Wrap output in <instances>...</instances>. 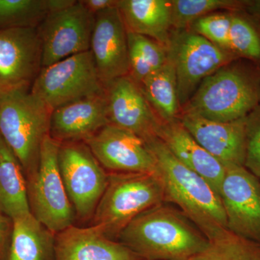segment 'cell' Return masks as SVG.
Masks as SVG:
<instances>
[{"label":"cell","mask_w":260,"mask_h":260,"mask_svg":"<svg viewBox=\"0 0 260 260\" xmlns=\"http://www.w3.org/2000/svg\"><path fill=\"white\" fill-rule=\"evenodd\" d=\"M118 239L143 260H189L209 243L184 214L162 204L133 219Z\"/></svg>","instance_id":"6da1fadb"},{"label":"cell","mask_w":260,"mask_h":260,"mask_svg":"<svg viewBox=\"0 0 260 260\" xmlns=\"http://www.w3.org/2000/svg\"><path fill=\"white\" fill-rule=\"evenodd\" d=\"M146 143L156 161L165 201L178 205L209 241L228 232L223 203L209 183L179 161L158 137Z\"/></svg>","instance_id":"7a4b0ae2"},{"label":"cell","mask_w":260,"mask_h":260,"mask_svg":"<svg viewBox=\"0 0 260 260\" xmlns=\"http://www.w3.org/2000/svg\"><path fill=\"white\" fill-rule=\"evenodd\" d=\"M232 63L205 78L181 113L227 122L246 117L259 106V76Z\"/></svg>","instance_id":"3957f363"},{"label":"cell","mask_w":260,"mask_h":260,"mask_svg":"<svg viewBox=\"0 0 260 260\" xmlns=\"http://www.w3.org/2000/svg\"><path fill=\"white\" fill-rule=\"evenodd\" d=\"M52 111L30 90L0 97V137L18 158L25 178L37 172Z\"/></svg>","instance_id":"277c9868"},{"label":"cell","mask_w":260,"mask_h":260,"mask_svg":"<svg viewBox=\"0 0 260 260\" xmlns=\"http://www.w3.org/2000/svg\"><path fill=\"white\" fill-rule=\"evenodd\" d=\"M164 201L165 191L158 174L111 172L92 218L93 225L114 240L133 219Z\"/></svg>","instance_id":"5b68a950"},{"label":"cell","mask_w":260,"mask_h":260,"mask_svg":"<svg viewBox=\"0 0 260 260\" xmlns=\"http://www.w3.org/2000/svg\"><path fill=\"white\" fill-rule=\"evenodd\" d=\"M60 143L47 135L37 172L26 178L30 213L54 234L73 225L76 216L59 171Z\"/></svg>","instance_id":"8992f818"},{"label":"cell","mask_w":260,"mask_h":260,"mask_svg":"<svg viewBox=\"0 0 260 260\" xmlns=\"http://www.w3.org/2000/svg\"><path fill=\"white\" fill-rule=\"evenodd\" d=\"M104 90L90 51L42 68L30 93L51 111Z\"/></svg>","instance_id":"52a82bcc"},{"label":"cell","mask_w":260,"mask_h":260,"mask_svg":"<svg viewBox=\"0 0 260 260\" xmlns=\"http://www.w3.org/2000/svg\"><path fill=\"white\" fill-rule=\"evenodd\" d=\"M58 161L76 219L90 220L107 189L109 174L84 142L60 143Z\"/></svg>","instance_id":"ba28073f"},{"label":"cell","mask_w":260,"mask_h":260,"mask_svg":"<svg viewBox=\"0 0 260 260\" xmlns=\"http://www.w3.org/2000/svg\"><path fill=\"white\" fill-rule=\"evenodd\" d=\"M168 51L175 67L181 109L205 78L238 58L190 29L173 30Z\"/></svg>","instance_id":"9c48e42d"},{"label":"cell","mask_w":260,"mask_h":260,"mask_svg":"<svg viewBox=\"0 0 260 260\" xmlns=\"http://www.w3.org/2000/svg\"><path fill=\"white\" fill-rule=\"evenodd\" d=\"M95 15L80 1L51 12L38 27L42 45V68L90 51Z\"/></svg>","instance_id":"30bf717a"},{"label":"cell","mask_w":260,"mask_h":260,"mask_svg":"<svg viewBox=\"0 0 260 260\" xmlns=\"http://www.w3.org/2000/svg\"><path fill=\"white\" fill-rule=\"evenodd\" d=\"M42 69V45L37 28L0 30V97L30 90Z\"/></svg>","instance_id":"8fae6325"},{"label":"cell","mask_w":260,"mask_h":260,"mask_svg":"<svg viewBox=\"0 0 260 260\" xmlns=\"http://www.w3.org/2000/svg\"><path fill=\"white\" fill-rule=\"evenodd\" d=\"M229 231L260 243V180L244 167L225 169L220 194Z\"/></svg>","instance_id":"7c38bea8"},{"label":"cell","mask_w":260,"mask_h":260,"mask_svg":"<svg viewBox=\"0 0 260 260\" xmlns=\"http://www.w3.org/2000/svg\"><path fill=\"white\" fill-rule=\"evenodd\" d=\"M85 143L104 169L112 173L158 174L146 142L127 130L109 124Z\"/></svg>","instance_id":"4fadbf2b"},{"label":"cell","mask_w":260,"mask_h":260,"mask_svg":"<svg viewBox=\"0 0 260 260\" xmlns=\"http://www.w3.org/2000/svg\"><path fill=\"white\" fill-rule=\"evenodd\" d=\"M109 123L138 135L145 142L158 137L162 121L130 75L104 83Z\"/></svg>","instance_id":"5bb4252c"},{"label":"cell","mask_w":260,"mask_h":260,"mask_svg":"<svg viewBox=\"0 0 260 260\" xmlns=\"http://www.w3.org/2000/svg\"><path fill=\"white\" fill-rule=\"evenodd\" d=\"M90 51L103 83L129 75L127 30L117 6L95 15Z\"/></svg>","instance_id":"9a60e30c"},{"label":"cell","mask_w":260,"mask_h":260,"mask_svg":"<svg viewBox=\"0 0 260 260\" xmlns=\"http://www.w3.org/2000/svg\"><path fill=\"white\" fill-rule=\"evenodd\" d=\"M182 125L225 169L244 167L246 117L221 122L189 113H181Z\"/></svg>","instance_id":"2e32d148"},{"label":"cell","mask_w":260,"mask_h":260,"mask_svg":"<svg viewBox=\"0 0 260 260\" xmlns=\"http://www.w3.org/2000/svg\"><path fill=\"white\" fill-rule=\"evenodd\" d=\"M110 124L105 90L54 109L49 135L59 143L88 141Z\"/></svg>","instance_id":"e0dca14e"},{"label":"cell","mask_w":260,"mask_h":260,"mask_svg":"<svg viewBox=\"0 0 260 260\" xmlns=\"http://www.w3.org/2000/svg\"><path fill=\"white\" fill-rule=\"evenodd\" d=\"M54 260H143L99 227L73 225L55 234Z\"/></svg>","instance_id":"ac0fdd59"},{"label":"cell","mask_w":260,"mask_h":260,"mask_svg":"<svg viewBox=\"0 0 260 260\" xmlns=\"http://www.w3.org/2000/svg\"><path fill=\"white\" fill-rule=\"evenodd\" d=\"M158 138L179 161L208 181L220 196L225 167L195 140L179 119L162 122Z\"/></svg>","instance_id":"d6986e66"},{"label":"cell","mask_w":260,"mask_h":260,"mask_svg":"<svg viewBox=\"0 0 260 260\" xmlns=\"http://www.w3.org/2000/svg\"><path fill=\"white\" fill-rule=\"evenodd\" d=\"M127 31L150 38L168 48L173 32L172 0H118Z\"/></svg>","instance_id":"ffe728a7"},{"label":"cell","mask_w":260,"mask_h":260,"mask_svg":"<svg viewBox=\"0 0 260 260\" xmlns=\"http://www.w3.org/2000/svg\"><path fill=\"white\" fill-rule=\"evenodd\" d=\"M55 234L32 214L13 220L8 260H54Z\"/></svg>","instance_id":"44dd1931"},{"label":"cell","mask_w":260,"mask_h":260,"mask_svg":"<svg viewBox=\"0 0 260 260\" xmlns=\"http://www.w3.org/2000/svg\"><path fill=\"white\" fill-rule=\"evenodd\" d=\"M0 211L12 220L31 214L23 168L1 137Z\"/></svg>","instance_id":"7402d4cb"},{"label":"cell","mask_w":260,"mask_h":260,"mask_svg":"<svg viewBox=\"0 0 260 260\" xmlns=\"http://www.w3.org/2000/svg\"><path fill=\"white\" fill-rule=\"evenodd\" d=\"M145 98L162 122L177 120L181 108L178 95L175 67L171 58L140 84Z\"/></svg>","instance_id":"603a6c76"},{"label":"cell","mask_w":260,"mask_h":260,"mask_svg":"<svg viewBox=\"0 0 260 260\" xmlns=\"http://www.w3.org/2000/svg\"><path fill=\"white\" fill-rule=\"evenodd\" d=\"M129 75L140 84L169 59L168 48L150 38L127 31Z\"/></svg>","instance_id":"cb8c5ba5"},{"label":"cell","mask_w":260,"mask_h":260,"mask_svg":"<svg viewBox=\"0 0 260 260\" xmlns=\"http://www.w3.org/2000/svg\"><path fill=\"white\" fill-rule=\"evenodd\" d=\"M50 12L49 0H0V30L37 28Z\"/></svg>","instance_id":"d4e9b609"},{"label":"cell","mask_w":260,"mask_h":260,"mask_svg":"<svg viewBox=\"0 0 260 260\" xmlns=\"http://www.w3.org/2000/svg\"><path fill=\"white\" fill-rule=\"evenodd\" d=\"M189 260H260V243L228 231Z\"/></svg>","instance_id":"484cf974"},{"label":"cell","mask_w":260,"mask_h":260,"mask_svg":"<svg viewBox=\"0 0 260 260\" xmlns=\"http://www.w3.org/2000/svg\"><path fill=\"white\" fill-rule=\"evenodd\" d=\"M246 3L239 0H172L173 30L189 29L195 20L218 10H244Z\"/></svg>","instance_id":"4316f807"},{"label":"cell","mask_w":260,"mask_h":260,"mask_svg":"<svg viewBox=\"0 0 260 260\" xmlns=\"http://www.w3.org/2000/svg\"><path fill=\"white\" fill-rule=\"evenodd\" d=\"M229 50L237 57L260 61V37L249 20L233 13Z\"/></svg>","instance_id":"83f0119b"},{"label":"cell","mask_w":260,"mask_h":260,"mask_svg":"<svg viewBox=\"0 0 260 260\" xmlns=\"http://www.w3.org/2000/svg\"><path fill=\"white\" fill-rule=\"evenodd\" d=\"M232 16L233 13H212L195 20L189 28L215 45L230 51L229 35Z\"/></svg>","instance_id":"f1b7e54d"},{"label":"cell","mask_w":260,"mask_h":260,"mask_svg":"<svg viewBox=\"0 0 260 260\" xmlns=\"http://www.w3.org/2000/svg\"><path fill=\"white\" fill-rule=\"evenodd\" d=\"M244 167L260 179V106L246 116Z\"/></svg>","instance_id":"f546056e"},{"label":"cell","mask_w":260,"mask_h":260,"mask_svg":"<svg viewBox=\"0 0 260 260\" xmlns=\"http://www.w3.org/2000/svg\"><path fill=\"white\" fill-rule=\"evenodd\" d=\"M13 232V220L0 211V259L9 250Z\"/></svg>","instance_id":"4dcf8cb0"},{"label":"cell","mask_w":260,"mask_h":260,"mask_svg":"<svg viewBox=\"0 0 260 260\" xmlns=\"http://www.w3.org/2000/svg\"><path fill=\"white\" fill-rule=\"evenodd\" d=\"M81 2L94 15L118 5V0H81Z\"/></svg>","instance_id":"1f68e13d"},{"label":"cell","mask_w":260,"mask_h":260,"mask_svg":"<svg viewBox=\"0 0 260 260\" xmlns=\"http://www.w3.org/2000/svg\"><path fill=\"white\" fill-rule=\"evenodd\" d=\"M244 10L252 16L260 20V0L246 1Z\"/></svg>","instance_id":"d6a6232c"}]
</instances>
